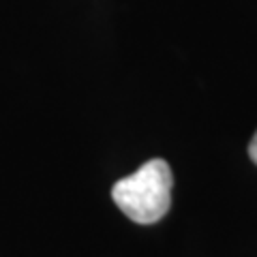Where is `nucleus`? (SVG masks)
<instances>
[{
    "label": "nucleus",
    "instance_id": "1",
    "mask_svg": "<svg viewBox=\"0 0 257 257\" xmlns=\"http://www.w3.org/2000/svg\"><path fill=\"white\" fill-rule=\"evenodd\" d=\"M172 170L163 159H152L138 172L111 187L116 206L128 219L150 225L161 221L172 206Z\"/></svg>",
    "mask_w": 257,
    "mask_h": 257
},
{
    "label": "nucleus",
    "instance_id": "2",
    "mask_svg": "<svg viewBox=\"0 0 257 257\" xmlns=\"http://www.w3.org/2000/svg\"><path fill=\"white\" fill-rule=\"evenodd\" d=\"M248 157H251V161L257 165V131H255V135H253L251 144H248Z\"/></svg>",
    "mask_w": 257,
    "mask_h": 257
}]
</instances>
